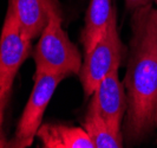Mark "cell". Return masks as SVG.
I'll use <instances>...</instances> for the list:
<instances>
[{
    "label": "cell",
    "mask_w": 157,
    "mask_h": 148,
    "mask_svg": "<svg viewBox=\"0 0 157 148\" xmlns=\"http://www.w3.org/2000/svg\"><path fill=\"white\" fill-rule=\"evenodd\" d=\"M45 148H96L87 132L82 127L45 123L36 135Z\"/></svg>",
    "instance_id": "obj_8"
},
{
    "label": "cell",
    "mask_w": 157,
    "mask_h": 148,
    "mask_svg": "<svg viewBox=\"0 0 157 148\" xmlns=\"http://www.w3.org/2000/svg\"><path fill=\"white\" fill-rule=\"evenodd\" d=\"M155 2H156V4H157V0H155Z\"/></svg>",
    "instance_id": "obj_13"
},
{
    "label": "cell",
    "mask_w": 157,
    "mask_h": 148,
    "mask_svg": "<svg viewBox=\"0 0 157 148\" xmlns=\"http://www.w3.org/2000/svg\"><path fill=\"white\" fill-rule=\"evenodd\" d=\"M60 10L51 11L48 23L39 36V40L33 50L36 63V76L44 74H58L66 77L78 74L82 66V57L66 32L62 27Z\"/></svg>",
    "instance_id": "obj_2"
},
{
    "label": "cell",
    "mask_w": 157,
    "mask_h": 148,
    "mask_svg": "<svg viewBox=\"0 0 157 148\" xmlns=\"http://www.w3.org/2000/svg\"><path fill=\"white\" fill-rule=\"evenodd\" d=\"M66 77L58 74H44L34 77V86L30 98L25 106L13 140L8 142V147H29L41 126L44 111L47 108L58 84Z\"/></svg>",
    "instance_id": "obj_4"
},
{
    "label": "cell",
    "mask_w": 157,
    "mask_h": 148,
    "mask_svg": "<svg viewBox=\"0 0 157 148\" xmlns=\"http://www.w3.org/2000/svg\"><path fill=\"white\" fill-rule=\"evenodd\" d=\"M83 128L87 132L96 148H121L124 145L123 134H116L111 130L92 101L89 103Z\"/></svg>",
    "instance_id": "obj_10"
},
{
    "label": "cell",
    "mask_w": 157,
    "mask_h": 148,
    "mask_svg": "<svg viewBox=\"0 0 157 148\" xmlns=\"http://www.w3.org/2000/svg\"><path fill=\"white\" fill-rule=\"evenodd\" d=\"M24 33L30 39L41 34L52 10L59 8L58 0H8Z\"/></svg>",
    "instance_id": "obj_7"
},
{
    "label": "cell",
    "mask_w": 157,
    "mask_h": 148,
    "mask_svg": "<svg viewBox=\"0 0 157 148\" xmlns=\"http://www.w3.org/2000/svg\"><path fill=\"white\" fill-rule=\"evenodd\" d=\"M131 32L122 126L128 145L140 143L157 129V8L150 4L135 10Z\"/></svg>",
    "instance_id": "obj_1"
},
{
    "label": "cell",
    "mask_w": 157,
    "mask_h": 148,
    "mask_svg": "<svg viewBox=\"0 0 157 148\" xmlns=\"http://www.w3.org/2000/svg\"><path fill=\"white\" fill-rule=\"evenodd\" d=\"M113 16L115 11L112 8L111 0H90L85 17V25L80 36L84 54L90 52L102 39Z\"/></svg>",
    "instance_id": "obj_9"
},
{
    "label": "cell",
    "mask_w": 157,
    "mask_h": 148,
    "mask_svg": "<svg viewBox=\"0 0 157 148\" xmlns=\"http://www.w3.org/2000/svg\"><path fill=\"white\" fill-rule=\"evenodd\" d=\"M118 69H113L105 76L97 86L91 101L111 130L116 134H123L122 126L128 103L124 83L118 77Z\"/></svg>",
    "instance_id": "obj_6"
},
{
    "label": "cell",
    "mask_w": 157,
    "mask_h": 148,
    "mask_svg": "<svg viewBox=\"0 0 157 148\" xmlns=\"http://www.w3.org/2000/svg\"><path fill=\"white\" fill-rule=\"evenodd\" d=\"M123 54L124 45L118 34L115 14L102 39L90 52L85 54V58L78 72L86 98L94 95L97 86L109 72L119 68Z\"/></svg>",
    "instance_id": "obj_3"
},
{
    "label": "cell",
    "mask_w": 157,
    "mask_h": 148,
    "mask_svg": "<svg viewBox=\"0 0 157 148\" xmlns=\"http://www.w3.org/2000/svg\"><path fill=\"white\" fill-rule=\"evenodd\" d=\"M124 1H125L126 8L131 10V11H135L137 8L150 5V2H151V0H124Z\"/></svg>",
    "instance_id": "obj_12"
},
{
    "label": "cell",
    "mask_w": 157,
    "mask_h": 148,
    "mask_svg": "<svg viewBox=\"0 0 157 148\" xmlns=\"http://www.w3.org/2000/svg\"><path fill=\"white\" fill-rule=\"evenodd\" d=\"M31 40L21 30L12 7L7 13L0 36V90L11 93L19 68L31 51Z\"/></svg>",
    "instance_id": "obj_5"
},
{
    "label": "cell",
    "mask_w": 157,
    "mask_h": 148,
    "mask_svg": "<svg viewBox=\"0 0 157 148\" xmlns=\"http://www.w3.org/2000/svg\"><path fill=\"white\" fill-rule=\"evenodd\" d=\"M10 100V93H4L0 90V148L8 147V142L5 140L2 133H1V125L4 120V110L7 106V102Z\"/></svg>",
    "instance_id": "obj_11"
}]
</instances>
